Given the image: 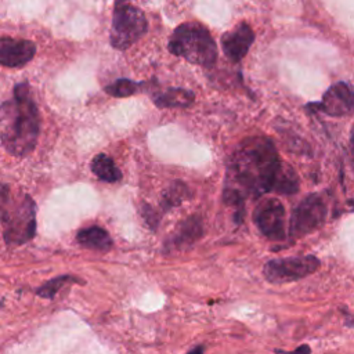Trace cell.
Here are the masks:
<instances>
[{"mask_svg": "<svg viewBox=\"0 0 354 354\" xmlns=\"http://www.w3.org/2000/svg\"><path fill=\"white\" fill-rule=\"evenodd\" d=\"M281 160L271 140L250 137L234 151L227 166L224 201L236 209L242 217L248 196H259L271 191Z\"/></svg>", "mask_w": 354, "mask_h": 354, "instance_id": "obj_1", "label": "cell"}, {"mask_svg": "<svg viewBox=\"0 0 354 354\" xmlns=\"http://www.w3.org/2000/svg\"><path fill=\"white\" fill-rule=\"evenodd\" d=\"M40 113L28 82L15 84L12 98L0 105V141L14 156L29 155L39 138Z\"/></svg>", "mask_w": 354, "mask_h": 354, "instance_id": "obj_2", "label": "cell"}, {"mask_svg": "<svg viewBox=\"0 0 354 354\" xmlns=\"http://www.w3.org/2000/svg\"><path fill=\"white\" fill-rule=\"evenodd\" d=\"M167 48L191 64L210 68L217 61V46L209 30L198 22H185L174 29Z\"/></svg>", "mask_w": 354, "mask_h": 354, "instance_id": "obj_3", "label": "cell"}, {"mask_svg": "<svg viewBox=\"0 0 354 354\" xmlns=\"http://www.w3.org/2000/svg\"><path fill=\"white\" fill-rule=\"evenodd\" d=\"M3 236L7 245L18 246L35 236L36 232V206L26 194L18 199L11 198L0 213Z\"/></svg>", "mask_w": 354, "mask_h": 354, "instance_id": "obj_4", "label": "cell"}, {"mask_svg": "<svg viewBox=\"0 0 354 354\" xmlns=\"http://www.w3.org/2000/svg\"><path fill=\"white\" fill-rule=\"evenodd\" d=\"M148 30L144 12L133 6L130 0H115L109 43L116 50H127L138 41Z\"/></svg>", "mask_w": 354, "mask_h": 354, "instance_id": "obj_5", "label": "cell"}, {"mask_svg": "<svg viewBox=\"0 0 354 354\" xmlns=\"http://www.w3.org/2000/svg\"><path fill=\"white\" fill-rule=\"evenodd\" d=\"M321 263L315 256L275 259L266 263L263 274L271 283H286L314 274Z\"/></svg>", "mask_w": 354, "mask_h": 354, "instance_id": "obj_6", "label": "cell"}, {"mask_svg": "<svg viewBox=\"0 0 354 354\" xmlns=\"http://www.w3.org/2000/svg\"><path fill=\"white\" fill-rule=\"evenodd\" d=\"M326 217V205L317 194L306 196L292 212L289 232L295 238L307 235L322 225Z\"/></svg>", "mask_w": 354, "mask_h": 354, "instance_id": "obj_7", "label": "cell"}, {"mask_svg": "<svg viewBox=\"0 0 354 354\" xmlns=\"http://www.w3.org/2000/svg\"><path fill=\"white\" fill-rule=\"evenodd\" d=\"M253 220L260 232L272 241L285 238V209L278 199L270 198L256 206Z\"/></svg>", "mask_w": 354, "mask_h": 354, "instance_id": "obj_8", "label": "cell"}, {"mask_svg": "<svg viewBox=\"0 0 354 354\" xmlns=\"http://www.w3.org/2000/svg\"><path fill=\"white\" fill-rule=\"evenodd\" d=\"M307 108L321 111L335 118L350 115L354 112V90L344 82L335 83L326 90L319 102L308 104Z\"/></svg>", "mask_w": 354, "mask_h": 354, "instance_id": "obj_9", "label": "cell"}, {"mask_svg": "<svg viewBox=\"0 0 354 354\" xmlns=\"http://www.w3.org/2000/svg\"><path fill=\"white\" fill-rule=\"evenodd\" d=\"M36 54V44L25 39L0 37V65L21 68L30 62Z\"/></svg>", "mask_w": 354, "mask_h": 354, "instance_id": "obj_10", "label": "cell"}, {"mask_svg": "<svg viewBox=\"0 0 354 354\" xmlns=\"http://www.w3.org/2000/svg\"><path fill=\"white\" fill-rule=\"evenodd\" d=\"M254 33L249 24L239 22L234 29L221 36V47L231 62H239L249 51Z\"/></svg>", "mask_w": 354, "mask_h": 354, "instance_id": "obj_11", "label": "cell"}, {"mask_svg": "<svg viewBox=\"0 0 354 354\" xmlns=\"http://www.w3.org/2000/svg\"><path fill=\"white\" fill-rule=\"evenodd\" d=\"M195 94L181 87H170L152 95V101L158 108H188L194 104Z\"/></svg>", "mask_w": 354, "mask_h": 354, "instance_id": "obj_12", "label": "cell"}, {"mask_svg": "<svg viewBox=\"0 0 354 354\" xmlns=\"http://www.w3.org/2000/svg\"><path fill=\"white\" fill-rule=\"evenodd\" d=\"M76 241L84 248H91L97 250H108L112 246V239L109 234L98 225L80 230L76 234Z\"/></svg>", "mask_w": 354, "mask_h": 354, "instance_id": "obj_13", "label": "cell"}, {"mask_svg": "<svg viewBox=\"0 0 354 354\" xmlns=\"http://www.w3.org/2000/svg\"><path fill=\"white\" fill-rule=\"evenodd\" d=\"M271 191L285 195H290L299 191V177L292 166L283 162L279 163L271 185Z\"/></svg>", "mask_w": 354, "mask_h": 354, "instance_id": "obj_14", "label": "cell"}, {"mask_svg": "<svg viewBox=\"0 0 354 354\" xmlns=\"http://www.w3.org/2000/svg\"><path fill=\"white\" fill-rule=\"evenodd\" d=\"M202 235V223L198 217H189L187 218L174 236L170 239V246L173 248H183L187 245H191L194 241H196Z\"/></svg>", "mask_w": 354, "mask_h": 354, "instance_id": "obj_15", "label": "cell"}, {"mask_svg": "<svg viewBox=\"0 0 354 354\" xmlns=\"http://www.w3.org/2000/svg\"><path fill=\"white\" fill-rule=\"evenodd\" d=\"M91 171L102 181L106 183H116L122 178V173L118 169V166L115 165V162L112 160L111 156L105 155V153H98L93 158L91 163H90Z\"/></svg>", "mask_w": 354, "mask_h": 354, "instance_id": "obj_16", "label": "cell"}, {"mask_svg": "<svg viewBox=\"0 0 354 354\" xmlns=\"http://www.w3.org/2000/svg\"><path fill=\"white\" fill-rule=\"evenodd\" d=\"M187 198H189V189L183 181H174L171 183L162 194V207L170 209L174 206H178L181 202H184Z\"/></svg>", "mask_w": 354, "mask_h": 354, "instance_id": "obj_17", "label": "cell"}, {"mask_svg": "<svg viewBox=\"0 0 354 354\" xmlns=\"http://www.w3.org/2000/svg\"><path fill=\"white\" fill-rule=\"evenodd\" d=\"M144 83H138V82H134L131 79H126V77H120V79H116L115 82H112L111 84L105 86V93L112 95V97H116V98H123V97H130L136 93H138L142 87Z\"/></svg>", "mask_w": 354, "mask_h": 354, "instance_id": "obj_18", "label": "cell"}, {"mask_svg": "<svg viewBox=\"0 0 354 354\" xmlns=\"http://www.w3.org/2000/svg\"><path fill=\"white\" fill-rule=\"evenodd\" d=\"M77 279L71 277V275H59V277H55L50 281H47L46 283H43L40 288H37L36 293L40 296V297H44V299H53L57 292L66 283L69 282H76Z\"/></svg>", "mask_w": 354, "mask_h": 354, "instance_id": "obj_19", "label": "cell"}, {"mask_svg": "<svg viewBox=\"0 0 354 354\" xmlns=\"http://www.w3.org/2000/svg\"><path fill=\"white\" fill-rule=\"evenodd\" d=\"M141 213H142V217L145 218L147 224L151 227V228H155L159 223V216L158 213L155 212V209H152L151 206L148 205H144L142 209H141Z\"/></svg>", "mask_w": 354, "mask_h": 354, "instance_id": "obj_20", "label": "cell"}, {"mask_svg": "<svg viewBox=\"0 0 354 354\" xmlns=\"http://www.w3.org/2000/svg\"><path fill=\"white\" fill-rule=\"evenodd\" d=\"M11 191H10V187L7 184H3L0 183V213L3 212V209L7 206V203L10 202L11 199Z\"/></svg>", "mask_w": 354, "mask_h": 354, "instance_id": "obj_21", "label": "cell"}, {"mask_svg": "<svg viewBox=\"0 0 354 354\" xmlns=\"http://www.w3.org/2000/svg\"><path fill=\"white\" fill-rule=\"evenodd\" d=\"M275 351L279 353V354H310L311 353V350H310V347L307 344H301L295 351H279V350H275Z\"/></svg>", "mask_w": 354, "mask_h": 354, "instance_id": "obj_22", "label": "cell"}, {"mask_svg": "<svg viewBox=\"0 0 354 354\" xmlns=\"http://www.w3.org/2000/svg\"><path fill=\"white\" fill-rule=\"evenodd\" d=\"M203 351H205V347H203V346H196V347H194L191 351H188L187 354H203Z\"/></svg>", "mask_w": 354, "mask_h": 354, "instance_id": "obj_23", "label": "cell"}, {"mask_svg": "<svg viewBox=\"0 0 354 354\" xmlns=\"http://www.w3.org/2000/svg\"><path fill=\"white\" fill-rule=\"evenodd\" d=\"M346 325L350 328H354V314H350L346 319Z\"/></svg>", "mask_w": 354, "mask_h": 354, "instance_id": "obj_24", "label": "cell"}, {"mask_svg": "<svg viewBox=\"0 0 354 354\" xmlns=\"http://www.w3.org/2000/svg\"><path fill=\"white\" fill-rule=\"evenodd\" d=\"M350 142H351V151H353V155H354V127L351 130V138H350Z\"/></svg>", "mask_w": 354, "mask_h": 354, "instance_id": "obj_25", "label": "cell"}, {"mask_svg": "<svg viewBox=\"0 0 354 354\" xmlns=\"http://www.w3.org/2000/svg\"><path fill=\"white\" fill-rule=\"evenodd\" d=\"M351 202H353V203H354V201H351ZM353 206H354V205H353Z\"/></svg>", "mask_w": 354, "mask_h": 354, "instance_id": "obj_26", "label": "cell"}]
</instances>
